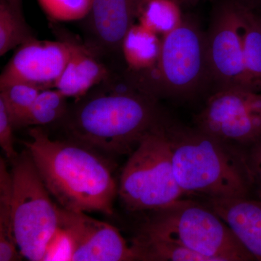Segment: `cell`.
I'll use <instances>...</instances> for the list:
<instances>
[{"label": "cell", "mask_w": 261, "mask_h": 261, "mask_svg": "<svg viewBox=\"0 0 261 261\" xmlns=\"http://www.w3.org/2000/svg\"><path fill=\"white\" fill-rule=\"evenodd\" d=\"M24 142L44 185L61 207L75 212L113 214L118 186L107 159L74 140H54L42 127Z\"/></svg>", "instance_id": "6da1fadb"}, {"label": "cell", "mask_w": 261, "mask_h": 261, "mask_svg": "<svg viewBox=\"0 0 261 261\" xmlns=\"http://www.w3.org/2000/svg\"><path fill=\"white\" fill-rule=\"evenodd\" d=\"M125 81L102 86L79 99L64 118L72 140L101 152L126 154L166 119L158 99Z\"/></svg>", "instance_id": "7a4b0ae2"}, {"label": "cell", "mask_w": 261, "mask_h": 261, "mask_svg": "<svg viewBox=\"0 0 261 261\" xmlns=\"http://www.w3.org/2000/svg\"><path fill=\"white\" fill-rule=\"evenodd\" d=\"M173 173L185 194L206 199L252 197L245 151L197 128L166 121Z\"/></svg>", "instance_id": "3957f363"}, {"label": "cell", "mask_w": 261, "mask_h": 261, "mask_svg": "<svg viewBox=\"0 0 261 261\" xmlns=\"http://www.w3.org/2000/svg\"><path fill=\"white\" fill-rule=\"evenodd\" d=\"M125 80L141 92L161 98L188 100L212 92L205 32L185 17L177 28L162 37L161 55L153 69Z\"/></svg>", "instance_id": "277c9868"}, {"label": "cell", "mask_w": 261, "mask_h": 261, "mask_svg": "<svg viewBox=\"0 0 261 261\" xmlns=\"http://www.w3.org/2000/svg\"><path fill=\"white\" fill-rule=\"evenodd\" d=\"M153 212L138 235L178 244L209 261L255 260L205 204L180 199Z\"/></svg>", "instance_id": "5b68a950"}, {"label": "cell", "mask_w": 261, "mask_h": 261, "mask_svg": "<svg viewBox=\"0 0 261 261\" xmlns=\"http://www.w3.org/2000/svg\"><path fill=\"white\" fill-rule=\"evenodd\" d=\"M167 120L142 137L122 171L118 194L130 212L160 210L185 195L173 173Z\"/></svg>", "instance_id": "8992f818"}, {"label": "cell", "mask_w": 261, "mask_h": 261, "mask_svg": "<svg viewBox=\"0 0 261 261\" xmlns=\"http://www.w3.org/2000/svg\"><path fill=\"white\" fill-rule=\"evenodd\" d=\"M12 165V217L17 245L28 260H44L59 228V206L51 200L27 149Z\"/></svg>", "instance_id": "52a82bcc"}, {"label": "cell", "mask_w": 261, "mask_h": 261, "mask_svg": "<svg viewBox=\"0 0 261 261\" xmlns=\"http://www.w3.org/2000/svg\"><path fill=\"white\" fill-rule=\"evenodd\" d=\"M195 127L238 148L261 138V92L231 88L210 94Z\"/></svg>", "instance_id": "ba28073f"}, {"label": "cell", "mask_w": 261, "mask_h": 261, "mask_svg": "<svg viewBox=\"0 0 261 261\" xmlns=\"http://www.w3.org/2000/svg\"><path fill=\"white\" fill-rule=\"evenodd\" d=\"M205 34L211 94L231 88L249 89L244 61L242 5L237 0L218 1Z\"/></svg>", "instance_id": "9c48e42d"}, {"label": "cell", "mask_w": 261, "mask_h": 261, "mask_svg": "<svg viewBox=\"0 0 261 261\" xmlns=\"http://www.w3.org/2000/svg\"><path fill=\"white\" fill-rule=\"evenodd\" d=\"M59 228L71 245L72 261L138 260L118 228L84 212L58 208Z\"/></svg>", "instance_id": "30bf717a"}, {"label": "cell", "mask_w": 261, "mask_h": 261, "mask_svg": "<svg viewBox=\"0 0 261 261\" xmlns=\"http://www.w3.org/2000/svg\"><path fill=\"white\" fill-rule=\"evenodd\" d=\"M71 41H41L37 38L19 46L0 75V88L22 83L55 88L74 50Z\"/></svg>", "instance_id": "8fae6325"}, {"label": "cell", "mask_w": 261, "mask_h": 261, "mask_svg": "<svg viewBox=\"0 0 261 261\" xmlns=\"http://www.w3.org/2000/svg\"><path fill=\"white\" fill-rule=\"evenodd\" d=\"M142 0H93L84 19L86 45L96 54L121 53L125 36L135 23Z\"/></svg>", "instance_id": "7c38bea8"}, {"label": "cell", "mask_w": 261, "mask_h": 261, "mask_svg": "<svg viewBox=\"0 0 261 261\" xmlns=\"http://www.w3.org/2000/svg\"><path fill=\"white\" fill-rule=\"evenodd\" d=\"M206 200L255 260L261 261V201L253 197Z\"/></svg>", "instance_id": "4fadbf2b"}, {"label": "cell", "mask_w": 261, "mask_h": 261, "mask_svg": "<svg viewBox=\"0 0 261 261\" xmlns=\"http://www.w3.org/2000/svg\"><path fill=\"white\" fill-rule=\"evenodd\" d=\"M86 44L75 43L74 50L55 88L65 97L80 99L110 79L108 67Z\"/></svg>", "instance_id": "5bb4252c"}, {"label": "cell", "mask_w": 261, "mask_h": 261, "mask_svg": "<svg viewBox=\"0 0 261 261\" xmlns=\"http://www.w3.org/2000/svg\"><path fill=\"white\" fill-rule=\"evenodd\" d=\"M161 46L162 37L140 23L134 24L122 42L126 74H142L153 69L159 62Z\"/></svg>", "instance_id": "9a60e30c"}, {"label": "cell", "mask_w": 261, "mask_h": 261, "mask_svg": "<svg viewBox=\"0 0 261 261\" xmlns=\"http://www.w3.org/2000/svg\"><path fill=\"white\" fill-rule=\"evenodd\" d=\"M244 61L247 87L261 92V22L256 12L242 5Z\"/></svg>", "instance_id": "2e32d148"}, {"label": "cell", "mask_w": 261, "mask_h": 261, "mask_svg": "<svg viewBox=\"0 0 261 261\" xmlns=\"http://www.w3.org/2000/svg\"><path fill=\"white\" fill-rule=\"evenodd\" d=\"M13 178L5 160L0 159V261L21 260L12 217Z\"/></svg>", "instance_id": "e0dca14e"}, {"label": "cell", "mask_w": 261, "mask_h": 261, "mask_svg": "<svg viewBox=\"0 0 261 261\" xmlns=\"http://www.w3.org/2000/svg\"><path fill=\"white\" fill-rule=\"evenodd\" d=\"M177 0H142L139 7V23L164 37L181 25L184 20Z\"/></svg>", "instance_id": "ac0fdd59"}, {"label": "cell", "mask_w": 261, "mask_h": 261, "mask_svg": "<svg viewBox=\"0 0 261 261\" xmlns=\"http://www.w3.org/2000/svg\"><path fill=\"white\" fill-rule=\"evenodd\" d=\"M35 38L23 11L0 0V56Z\"/></svg>", "instance_id": "d6986e66"}, {"label": "cell", "mask_w": 261, "mask_h": 261, "mask_svg": "<svg viewBox=\"0 0 261 261\" xmlns=\"http://www.w3.org/2000/svg\"><path fill=\"white\" fill-rule=\"evenodd\" d=\"M66 99L56 88L41 91L24 120L23 127H41L64 119L68 112Z\"/></svg>", "instance_id": "ffe728a7"}, {"label": "cell", "mask_w": 261, "mask_h": 261, "mask_svg": "<svg viewBox=\"0 0 261 261\" xmlns=\"http://www.w3.org/2000/svg\"><path fill=\"white\" fill-rule=\"evenodd\" d=\"M41 91L35 86L22 83L0 88V99L5 103L15 128H23L24 120Z\"/></svg>", "instance_id": "44dd1931"}, {"label": "cell", "mask_w": 261, "mask_h": 261, "mask_svg": "<svg viewBox=\"0 0 261 261\" xmlns=\"http://www.w3.org/2000/svg\"><path fill=\"white\" fill-rule=\"evenodd\" d=\"M49 18L60 22L84 20L92 8L93 0H37Z\"/></svg>", "instance_id": "7402d4cb"}, {"label": "cell", "mask_w": 261, "mask_h": 261, "mask_svg": "<svg viewBox=\"0 0 261 261\" xmlns=\"http://www.w3.org/2000/svg\"><path fill=\"white\" fill-rule=\"evenodd\" d=\"M13 122L3 101L0 99V146L10 162L13 163L19 154L15 151L13 145Z\"/></svg>", "instance_id": "603a6c76"}, {"label": "cell", "mask_w": 261, "mask_h": 261, "mask_svg": "<svg viewBox=\"0 0 261 261\" xmlns=\"http://www.w3.org/2000/svg\"><path fill=\"white\" fill-rule=\"evenodd\" d=\"M252 184V197L261 201V138L245 149Z\"/></svg>", "instance_id": "cb8c5ba5"}, {"label": "cell", "mask_w": 261, "mask_h": 261, "mask_svg": "<svg viewBox=\"0 0 261 261\" xmlns=\"http://www.w3.org/2000/svg\"><path fill=\"white\" fill-rule=\"evenodd\" d=\"M71 245L68 237L58 228V232L48 247L44 260H70Z\"/></svg>", "instance_id": "d4e9b609"}, {"label": "cell", "mask_w": 261, "mask_h": 261, "mask_svg": "<svg viewBox=\"0 0 261 261\" xmlns=\"http://www.w3.org/2000/svg\"><path fill=\"white\" fill-rule=\"evenodd\" d=\"M245 8L251 10H261V0H237Z\"/></svg>", "instance_id": "484cf974"}, {"label": "cell", "mask_w": 261, "mask_h": 261, "mask_svg": "<svg viewBox=\"0 0 261 261\" xmlns=\"http://www.w3.org/2000/svg\"><path fill=\"white\" fill-rule=\"evenodd\" d=\"M179 4L181 5H185V6H194L197 5L200 0H177Z\"/></svg>", "instance_id": "4316f807"}, {"label": "cell", "mask_w": 261, "mask_h": 261, "mask_svg": "<svg viewBox=\"0 0 261 261\" xmlns=\"http://www.w3.org/2000/svg\"><path fill=\"white\" fill-rule=\"evenodd\" d=\"M6 1L17 9L22 10V0H6Z\"/></svg>", "instance_id": "83f0119b"}, {"label": "cell", "mask_w": 261, "mask_h": 261, "mask_svg": "<svg viewBox=\"0 0 261 261\" xmlns=\"http://www.w3.org/2000/svg\"><path fill=\"white\" fill-rule=\"evenodd\" d=\"M257 13V15H258L259 18H260V22H261V11L258 12V13Z\"/></svg>", "instance_id": "f1b7e54d"}]
</instances>
